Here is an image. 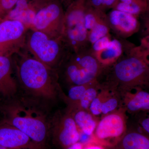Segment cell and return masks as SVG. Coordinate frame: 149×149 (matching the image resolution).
Listing matches in <instances>:
<instances>
[{"instance_id": "6da1fadb", "label": "cell", "mask_w": 149, "mask_h": 149, "mask_svg": "<svg viewBox=\"0 0 149 149\" xmlns=\"http://www.w3.org/2000/svg\"><path fill=\"white\" fill-rule=\"evenodd\" d=\"M10 98L0 107L4 117L3 121L18 128L45 149L50 130L51 119L47 113L35 99Z\"/></svg>"}, {"instance_id": "7a4b0ae2", "label": "cell", "mask_w": 149, "mask_h": 149, "mask_svg": "<svg viewBox=\"0 0 149 149\" xmlns=\"http://www.w3.org/2000/svg\"><path fill=\"white\" fill-rule=\"evenodd\" d=\"M14 56L17 74L22 86L35 97L43 100L55 99L61 91L57 71L49 68L22 51Z\"/></svg>"}, {"instance_id": "3957f363", "label": "cell", "mask_w": 149, "mask_h": 149, "mask_svg": "<svg viewBox=\"0 0 149 149\" xmlns=\"http://www.w3.org/2000/svg\"><path fill=\"white\" fill-rule=\"evenodd\" d=\"M148 54L139 49H133L131 53L113 64V83L119 85L123 91L148 84L149 61Z\"/></svg>"}, {"instance_id": "277c9868", "label": "cell", "mask_w": 149, "mask_h": 149, "mask_svg": "<svg viewBox=\"0 0 149 149\" xmlns=\"http://www.w3.org/2000/svg\"><path fill=\"white\" fill-rule=\"evenodd\" d=\"M25 48L35 59L56 71L70 51L61 37L52 39L31 29L27 32Z\"/></svg>"}, {"instance_id": "5b68a950", "label": "cell", "mask_w": 149, "mask_h": 149, "mask_svg": "<svg viewBox=\"0 0 149 149\" xmlns=\"http://www.w3.org/2000/svg\"><path fill=\"white\" fill-rule=\"evenodd\" d=\"M88 0H74L65 11L61 37L71 52H77L88 48V32L85 26Z\"/></svg>"}, {"instance_id": "8992f818", "label": "cell", "mask_w": 149, "mask_h": 149, "mask_svg": "<svg viewBox=\"0 0 149 149\" xmlns=\"http://www.w3.org/2000/svg\"><path fill=\"white\" fill-rule=\"evenodd\" d=\"M124 109L120 108L102 117L92 137V143L112 148L126 132V119Z\"/></svg>"}, {"instance_id": "52a82bcc", "label": "cell", "mask_w": 149, "mask_h": 149, "mask_svg": "<svg viewBox=\"0 0 149 149\" xmlns=\"http://www.w3.org/2000/svg\"><path fill=\"white\" fill-rule=\"evenodd\" d=\"M64 12L60 0H48L37 12L30 29L52 39L61 37Z\"/></svg>"}, {"instance_id": "ba28073f", "label": "cell", "mask_w": 149, "mask_h": 149, "mask_svg": "<svg viewBox=\"0 0 149 149\" xmlns=\"http://www.w3.org/2000/svg\"><path fill=\"white\" fill-rule=\"evenodd\" d=\"M29 29L21 22L6 19L0 22V56L9 57L25 47Z\"/></svg>"}, {"instance_id": "9c48e42d", "label": "cell", "mask_w": 149, "mask_h": 149, "mask_svg": "<svg viewBox=\"0 0 149 149\" xmlns=\"http://www.w3.org/2000/svg\"><path fill=\"white\" fill-rule=\"evenodd\" d=\"M53 142L58 148L65 149L79 142L80 133L70 112L57 113L50 120Z\"/></svg>"}, {"instance_id": "30bf717a", "label": "cell", "mask_w": 149, "mask_h": 149, "mask_svg": "<svg viewBox=\"0 0 149 149\" xmlns=\"http://www.w3.org/2000/svg\"><path fill=\"white\" fill-rule=\"evenodd\" d=\"M0 145L11 149H43L13 125L0 122Z\"/></svg>"}, {"instance_id": "8fae6325", "label": "cell", "mask_w": 149, "mask_h": 149, "mask_svg": "<svg viewBox=\"0 0 149 149\" xmlns=\"http://www.w3.org/2000/svg\"><path fill=\"white\" fill-rule=\"evenodd\" d=\"M107 18L110 29L123 38L132 36L140 28L137 16L130 14L113 9L108 15Z\"/></svg>"}, {"instance_id": "7c38bea8", "label": "cell", "mask_w": 149, "mask_h": 149, "mask_svg": "<svg viewBox=\"0 0 149 149\" xmlns=\"http://www.w3.org/2000/svg\"><path fill=\"white\" fill-rule=\"evenodd\" d=\"M70 53L61 65L64 66L67 81L72 86L88 84L97 80L98 74L74 61L70 55Z\"/></svg>"}, {"instance_id": "4fadbf2b", "label": "cell", "mask_w": 149, "mask_h": 149, "mask_svg": "<svg viewBox=\"0 0 149 149\" xmlns=\"http://www.w3.org/2000/svg\"><path fill=\"white\" fill-rule=\"evenodd\" d=\"M48 0H18L4 20H17L31 29L38 11Z\"/></svg>"}, {"instance_id": "5bb4252c", "label": "cell", "mask_w": 149, "mask_h": 149, "mask_svg": "<svg viewBox=\"0 0 149 149\" xmlns=\"http://www.w3.org/2000/svg\"><path fill=\"white\" fill-rule=\"evenodd\" d=\"M13 73L11 57L0 56V96L10 98L16 93L17 85Z\"/></svg>"}, {"instance_id": "9a60e30c", "label": "cell", "mask_w": 149, "mask_h": 149, "mask_svg": "<svg viewBox=\"0 0 149 149\" xmlns=\"http://www.w3.org/2000/svg\"><path fill=\"white\" fill-rule=\"evenodd\" d=\"M135 90L134 93L129 90L123 91L125 93L123 98L125 109L130 113L149 111V93L141 87L135 88Z\"/></svg>"}, {"instance_id": "2e32d148", "label": "cell", "mask_w": 149, "mask_h": 149, "mask_svg": "<svg viewBox=\"0 0 149 149\" xmlns=\"http://www.w3.org/2000/svg\"><path fill=\"white\" fill-rule=\"evenodd\" d=\"M76 123L80 133L92 136L98 121L88 111L69 107L68 109Z\"/></svg>"}, {"instance_id": "e0dca14e", "label": "cell", "mask_w": 149, "mask_h": 149, "mask_svg": "<svg viewBox=\"0 0 149 149\" xmlns=\"http://www.w3.org/2000/svg\"><path fill=\"white\" fill-rule=\"evenodd\" d=\"M123 51L121 42L116 39L111 40L106 48L93 54L104 68L113 65L121 57Z\"/></svg>"}, {"instance_id": "ac0fdd59", "label": "cell", "mask_w": 149, "mask_h": 149, "mask_svg": "<svg viewBox=\"0 0 149 149\" xmlns=\"http://www.w3.org/2000/svg\"><path fill=\"white\" fill-rule=\"evenodd\" d=\"M112 149H149V139L137 132H126Z\"/></svg>"}, {"instance_id": "d6986e66", "label": "cell", "mask_w": 149, "mask_h": 149, "mask_svg": "<svg viewBox=\"0 0 149 149\" xmlns=\"http://www.w3.org/2000/svg\"><path fill=\"white\" fill-rule=\"evenodd\" d=\"M113 9L120 11L137 16L148 11V1L142 0L130 3L116 2L113 6Z\"/></svg>"}, {"instance_id": "ffe728a7", "label": "cell", "mask_w": 149, "mask_h": 149, "mask_svg": "<svg viewBox=\"0 0 149 149\" xmlns=\"http://www.w3.org/2000/svg\"><path fill=\"white\" fill-rule=\"evenodd\" d=\"M100 87L97 80L91 83L79 102L76 104L69 106V107L77 108L89 111L91 103L98 94Z\"/></svg>"}, {"instance_id": "44dd1931", "label": "cell", "mask_w": 149, "mask_h": 149, "mask_svg": "<svg viewBox=\"0 0 149 149\" xmlns=\"http://www.w3.org/2000/svg\"><path fill=\"white\" fill-rule=\"evenodd\" d=\"M114 90L105 89L104 95L101 106L102 114L104 116L117 109L119 104V97Z\"/></svg>"}, {"instance_id": "7402d4cb", "label": "cell", "mask_w": 149, "mask_h": 149, "mask_svg": "<svg viewBox=\"0 0 149 149\" xmlns=\"http://www.w3.org/2000/svg\"><path fill=\"white\" fill-rule=\"evenodd\" d=\"M110 30L108 18L105 19L96 24L89 32L88 39L91 45L102 37L109 34Z\"/></svg>"}, {"instance_id": "603a6c76", "label": "cell", "mask_w": 149, "mask_h": 149, "mask_svg": "<svg viewBox=\"0 0 149 149\" xmlns=\"http://www.w3.org/2000/svg\"><path fill=\"white\" fill-rule=\"evenodd\" d=\"M91 83L82 85H72L70 87L68 91V95L65 99L69 104V106L74 105L79 102Z\"/></svg>"}, {"instance_id": "cb8c5ba5", "label": "cell", "mask_w": 149, "mask_h": 149, "mask_svg": "<svg viewBox=\"0 0 149 149\" xmlns=\"http://www.w3.org/2000/svg\"><path fill=\"white\" fill-rule=\"evenodd\" d=\"M18 0H0V22L3 21L15 6Z\"/></svg>"}, {"instance_id": "d4e9b609", "label": "cell", "mask_w": 149, "mask_h": 149, "mask_svg": "<svg viewBox=\"0 0 149 149\" xmlns=\"http://www.w3.org/2000/svg\"><path fill=\"white\" fill-rule=\"evenodd\" d=\"M109 34L99 39L91 46V52L93 54L97 52L106 48L111 41Z\"/></svg>"}, {"instance_id": "484cf974", "label": "cell", "mask_w": 149, "mask_h": 149, "mask_svg": "<svg viewBox=\"0 0 149 149\" xmlns=\"http://www.w3.org/2000/svg\"><path fill=\"white\" fill-rule=\"evenodd\" d=\"M90 5L94 8L104 11V0H88Z\"/></svg>"}, {"instance_id": "4316f807", "label": "cell", "mask_w": 149, "mask_h": 149, "mask_svg": "<svg viewBox=\"0 0 149 149\" xmlns=\"http://www.w3.org/2000/svg\"><path fill=\"white\" fill-rule=\"evenodd\" d=\"M83 149H105V148L98 144L91 143L86 144L85 147L83 146Z\"/></svg>"}, {"instance_id": "83f0119b", "label": "cell", "mask_w": 149, "mask_h": 149, "mask_svg": "<svg viewBox=\"0 0 149 149\" xmlns=\"http://www.w3.org/2000/svg\"><path fill=\"white\" fill-rule=\"evenodd\" d=\"M141 126L147 133H149V117L145 118L141 122Z\"/></svg>"}, {"instance_id": "f1b7e54d", "label": "cell", "mask_w": 149, "mask_h": 149, "mask_svg": "<svg viewBox=\"0 0 149 149\" xmlns=\"http://www.w3.org/2000/svg\"><path fill=\"white\" fill-rule=\"evenodd\" d=\"M116 0H104V9L105 11L108 8H112Z\"/></svg>"}, {"instance_id": "f546056e", "label": "cell", "mask_w": 149, "mask_h": 149, "mask_svg": "<svg viewBox=\"0 0 149 149\" xmlns=\"http://www.w3.org/2000/svg\"><path fill=\"white\" fill-rule=\"evenodd\" d=\"M83 145L80 142H77L65 149H83Z\"/></svg>"}, {"instance_id": "4dcf8cb0", "label": "cell", "mask_w": 149, "mask_h": 149, "mask_svg": "<svg viewBox=\"0 0 149 149\" xmlns=\"http://www.w3.org/2000/svg\"><path fill=\"white\" fill-rule=\"evenodd\" d=\"M142 1V0H116V2H120L123 3H130L133 2L139 1ZM147 1V0H146Z\"/></svg>"}, {"instance_id": "1f68e13d", "label": "cell", "mask_w": 149, "mask_h": 149, "mask_svg": "<svg viewBox=\"0 0 149 149\" xmlns=\"http://www.w3.org/2000/svg\"><path fill=\"white\" fill-rule=\"evenodd\" d=\"M61 1L62 3L63 1H67L68 2V5L69 4V3H70L72 1H74V0H60Z\"/></svg>"}, {"instance_id": "d6a6232c", "label": "cell", "mask_w": 149, "mask_h": 149, "mask_svg": "<svg viewBox=\"0 0 149 149\" xmlns=\"http://www.w3.org/2000/svg\"><path fill=\"white\" fill-rule=\"evenodd\" d=\"M0 149H11L8 148H6V147H5L3 146H1L0 145Z\"/></svg>"}, {"instance_id": "836d02e7", "label": "cell", "mask_w": 149, "mask_h": 149, "mask_svg": "<svg viewBox=\"0 0 149 149\" xmlns=\"http://www.w3.org/2000/svg\"><path fill=\"white\" fill-rule=\"evenodd\" d=\"M105 149H112L111 148H107V147H105Z\"/></svg>"}, {"instance_id": "e575fe53", "label": "cell", "mask_w": 149, "mask_h": 149, "mask_svg": "<svg viewBox=\"0 0 149 149\" xmlns=\"http://www.w3.org/2000/svg\"><path fill=\"white\" fill-rule=\"evenodd\" d=\"M1 96H0V101H1Z\"/></svg>"}]
</instances>
